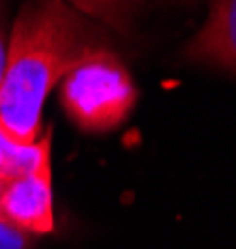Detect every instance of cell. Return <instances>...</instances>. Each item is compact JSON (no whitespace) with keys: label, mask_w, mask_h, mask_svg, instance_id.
<instances>
[{"label":"cell","mask_w":236,"mask_h":249,"mask_svg":"<svg viewBox=\"0 0 236 249\" xmlns=\"http://www.w3.org/2000/svg\"><path fill=\"white\" fill-rule=\"evenodd\" d=\"M184 60L236 75V0H211L204 25L184 48Z\"/></svg>","instance_id":"obj_4"},{"label":"cell","mask_w":236,"mask_h":249,"mask_svg":"<svg viewBox=\"0 0 236 249\" xmlns=\"http://www.w3.org/2000/svg\"><path fill=\"white\" fill-rule=\"evenodd\" d=\"M137 85L119 55L102 40L82 48L60 80V102L75 127L90 135L117 130L137 105Z\"/></svg>","instance_id":"obj_2"},{"label":"cell","mask_w":236,"mask_h":249,"mask_svg":"<svg viewBox=\"0 0 236 249\" xmlns=\"http://www.w3.org/2000/svg\"><path fill=\"white\" fill-rule=\"evenodd\" d=\"M95 35L67 0H28L23 5L10 28L0 82V130L10 142L40 140L48 95Z\"/></svg>","instance_id":"obj_1"},{"label":"cell","mask_w":236,"mask_h":249,"mask_svg":"<svg viewBox=\"0 0 236 249\" xmlns=\"http://www.w3.org/2000/svg\"><path fill=\"white\" fill-rule=\"evenodd\" d=\"M30 234L17 230L15 224H10L3 212H0V249H28L30 247Z\"/></svg>","instance_id":"obj_6"},{"label":"cell","mask_w":236,"mask_h":249,"mask_svg":"<svg viewBox=\"0 0 236 249\" xmlns=\"http://www.w3.org/2000/svg\"><path fill=\"white\" fill-rule=\"evenodd\" d=\"M50 144L52 130L45 127L42 147L30 162L0 170V212L30 237H42L55 230Z\"/></svg>","instance_id":"obj_3"},{"label":"cell","mask_w":236,"mask_h":249,"mask_svg":"<svg viewBox=\"0 0 236 249\" xmlns=\"http://www.w3.org/2000/svg\"><path fill=\"white\" fill-rule=\"evenodd\" d=\"M67 3L77 13L90 15L100 20L102 25L127 35V33H132L144 0H67Z\"/></svg>","instance_id":"obj_5"},{"label":"cell","mask_w":236,"mask_h":249,"mask_svg":"<svg viewBox=\"0 0 236 249\" xmlns=\"http://www.w3.org/2000/svg\"><path fill=\"white\" fill-rule=\"evenodd\" d=\"M13 144H15V142H10V140L5 137V132L0 130V170L5 167V162H8V155H10V150H13Z\"/></svg>","instance_id":"obj_8"},{"label":"cell","mask_w":236,"mask_h":249,"mask_svg":"<svg viewBox=\"0 0 236 249\" xmlns=\"http://www.w3.org/2000/svg\"><path fill=\"white\" fill-rule=\"evenodd\" d=\"M8 37H10V28L5 18V0H0V82H3L5 60H8Z\"/></svg>","instance_id":"obj_7"}]
</instances>
